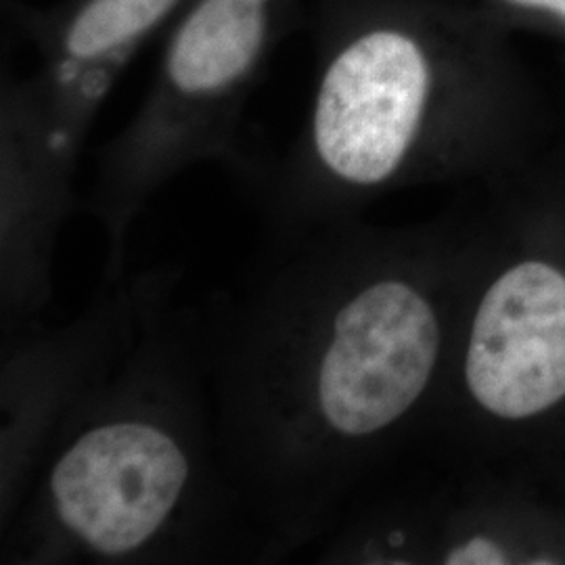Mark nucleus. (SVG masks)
<instances>
[{
	"label": "nucleus",
	"mask_w": 565,
	"mask_h": 565,
	"mask_svg": "<svg viewBox=\"0 0 565 565\" xmlns=\"http://www.w3.org/2000/svg\"><path fill=\"white\" fill-rule=\"evenodd\" d=\"M361 218L266 235L200 308L221 461L263 564L319 545L434 424L471 242Z\"/></svg>",
	"instance_id": "1"
},
{
	"label": "nucleus",
	"mask_w": 565,
	"mask_h": 565,
	"mask_svg": "<svg viewBox=\"0 0 565 565\" xmlns=\"http://www.w3.org/2000/svg\"><path fill=\"white\" fill-rule=\"evenodd\" d=\"M298 139L263 177L266 235L361 218L385 193L503 160L527 84L501 21L461 0H319Z\"/></svg>",
	"instance_id": "2"
},
{
	"label": "nucleus",
	"mask_w": 565,
	"mask_h": 565,
	"mask_svg": "<svg viewBox=\"0 0 565 565\" xmlns=\"http://www.w3.org/2000/svg\"><path fill=\"white\" fill-rule=\"evenodd\" d=\"M174 270L0 524V564L198 565L263 551L226 478L202 312Z\"/></svg>",
	"instance_id": "3"
},
{
	"label": "nucleus",
	"mask_w": 565,
	"mask_h": 565,
	"mask_svg": "<svg viewBox=\"0 0 565 565\" xmlns=\"http://www.w3.org/2000/svg\"><path fill=\"white\" fill-rule=\"evenodd\" d=\"M300 0H189L166 30L139 109L97 153L88 212L105 237L103 281L126 277L149 200L193 166L239 160L243 109Z\"/></svg>",
	"instance_id": "4"
},
{
	"label": "nucleus",
	"mask_w": 565,
	"mask_h": 565,
	"mask_svg": "<svg viewBox=\"0 0 565 565\" xmlns=\"http://www.w3.org/2000/svg\"><path fill=\"white\" fill-rule=\"evenodd\" d=\"M564 411V256L490 263L473 242L431 429L471 445Z\"/></svg>",
	"instance_id": "5"
},
{
	"label": "nucleus",
	"mask_w": 565,
	"mask_h": 565,
	"mask_svg": "<svg viewBox=\"0 0 565 565\" xmlns=\"http://www.w3.org/2000/svg\"><path fill=\"white\" fill-rule=\"evenodd\" d=\"M174 266H160L103 291L57 329L39 321L4 335L0 377V524L18 509L46 448L76 404L120 356Z\"/></svg>",
	"instance_id": "6"
},
{
	"label": "nucleus",
	"mask_w": 565,
	"mask_h": 565,
	"mask_svg": "<svg viewBox=\"0 0 565 565\" xmlns=\"http://www.w3.org/2000/svg\"><path fill=\"white\" fill-rule=\"evenodd\" d=\"M189 0L11 2L39 65L21 78L2 72L42 145L76 174L103 105L142 46L166 32Z\"/></svg>",
	"instance_id": "7"
},
{
	"label": "nucleus",
	"mask_w": 565,
	"mask_h": 565,
	"mask_svg": "<svg viewBox=\"0 0 565 565\" xmlns=\"http://www.w3.org/2000/svg\"><path fill=\"white\" fill-rule=\"evenodd\" d=\"M509 30L532 28L565 41V0H461Z\"/></svg>",
	"instance_id": "8"
}]
</instances>
